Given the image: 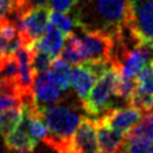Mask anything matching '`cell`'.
<instances>
[{
    "instance_id": "obj_1",
    "label": "cell",
    "mask_w": 153,
    "mask_h": 153,
    "mask_svg": "<svg viewBox=\"0 0 153 153\" xmlns=\"http://www.w3.org/2000/svg\"><path fill=\"white\" fill-rule=\"evenodd\" d=\"M87 6H92V8L75 10L74 12L78 19L92 12L93 20L85 29L100 30L114 36L126 25L128 0H87Z\"/></svg>"
},
{
    "instance_id": "obj_2",
    "label": "cell",
    "mask_w": 153,
    "mask_h": 153,
    "mask_svg": "<svg viewBox=\"0 0 153 153\" xmlns=\"http://www.w3.org/2000/svg\"><path fill=\"white\" fill-rule=\"evenodd\" d=\"M118 71L110 65L99 76L97 82L92 86L87 98L82 103L84 111L90 116H100L111 106L114 90Z\"/></svg>"
},
{
    "instance_id": "obj_3",
    "label": "cell",
    "mask_w": 153,
    "mask_h": 153,
    "mask_svg": "<svg viewBox=\"0 0 153 153\" xmlns=\"http://www.w3.org/2000/svg\"><path fill=\"white\" fill-rule=\"evenodd\" d=\"M126 25L141 44L153 50V0H128Z\"/></svg>"
},
{
    "instance_id": "obj_4",
    "label": "cell",
    "mask_w": 153,
    "mask_h": 153,
    "mask_svg": "<svg viewBox=\"0 0 153 153\" xmlns=\"http://www.w3.org/2000/svg\"><path fill=\"white\" fill-rule=\"evenodd\" d=\"M49 13L50 10L47 6H38L31 7L22 16L17 26L23 45L29 47L42 37L49 23Z\"/></svg>"
},
{
    "instance_id": "obj_5",
    "label": "cell",
    "mask_w": 153,
    "mask_h": 153,
    "mask_svg": "<svg viewBox=\"0 0 153 153\" xmlns=\"http://www.w3.org/2000/svg\"><path fill=\"white\" fill-rule=\"evenodd\" d=\"M151 51L152 49L149 47L140 44L124 51L122 56L111 65L118 71L120 75L126 78H135L136 74L147 65L151 57Z\"/></svg>"
},
{
    "instance_id": "obj_6",
    "label": "cell",
    "mask_w": 153,
    "mask_h": 153,
    "mask_svg": "<svg viewBox=\"0 0 153 153\" xmlns=\"http://www.w3.org/2000/svg\"><path fill=\"white\" fill-rule=\"evenodd\" d=\"M99 76L92 61H85L82 63L74 65L69 75V84L74 90L76 98L81 104L87 98L96 79Z\"/></svg>"
},
{
    "instance_id": "obj_7",
    "label": "cell",
    "mask_w": 153,
    "mask_h": 153,
    "mask_svg": "<svg viewBox=\"0 0 153 153\" xmlns=\"http://www.w3.org/2000/svg\"><path fill=\"white\" fill-rule=\"evenodd\" d=\"M72 145L76 153H102L94 121L88 117H82L72 136Z\"/></svg>"
},
{
    "instance_id": "obj_8",
    "label": "cell",
    "mask_w": 153,
    "mask_h": 153,
    "mask_svg": "<svg viewBox=\"0 0 153 153\" xmlns=\"http://www.w3.org/2000/svg\"><path fill=\"white\" fill-rule=\"evenodd\" d=\"M32 91L33 102L39 110L60 99V88L51 78L49 69L35 75Z\"/></svg>"
},
{
    "instance_id": "obj_9",
    "label": "cell",
    "mask_w": 153,
    "mask_h": 153,
    "mask_svg": "<svg viewBox=\"0 0 153 153\" xmlns=\"http://www.w3.org/2000/svg\"><path fill=\"white\" fill-rule=\"evenodd\" d=\"M142 114H143L142 110L128 104L127 106L123 108L109 109L102 115L99 120H102L104 123L109 124L110 127L126 133L141 118Z\"/></svg>"
},
{
    "instance_id": "obj_10",
    "label": "cell",
    "mask_w": 153,
    "mask_h": 153,
    "mask_svg": "<svg viewBox=\"0 0 153 153\" xmlns=\"http://www.w3.org/2000/svg\"><path fill=\"white\" fill-rule=\"evenodd\" d=\"M96 131L102 153H123L124 133L110 127L102 120H96Z\"/></svg>"
},
{
    "instance_id": "obj_11",
    "label": "cell",
    "mask_w": 153,
    "mask_h": 153,
    "mask_svg": "<svg viewBox=\"0 0 153 153\" xmlns=\"http://www.w3.org/2000/svg\"><path fill=\"white\" fill-rule=\"evenodd\" d=\"M4 142H5V147L7 149H12V151H29L31 152L36 145H37V139H35L31 133L29 131L25 117L23 116L22 122L19 123V126L8 135H6L4 137Z\"/></svg>"
},
{
    "instance_id": "obj_12",
    "label": "cell",
    "mask_w": 153,
    "mask_h": 153,
    "mask_svg": "<svg viewBox=\"0 0 153 153\" xmlns=\"http://www.w3.org/2000/svg\"><path fill=\"white\" fill-rule=\"evenodd\" d=\"M63 43H65L63 32L59 27H56L54 24H51L50 22L48 23L47 29H45L44 33L42 35V37L33 42V44L38 49L45 51L53 59H55L60 55Z\"/></svg>"
},
{
    "instance_id": "obj_13",
    "label": "cell",
    "mask_w": 153,
    "mask_h": 153,
    "mask_svg": "<svg viewBox=\"0 0 153 153\" xmlns=\"http://www.w3.org/2000/svg\"><path fill=\"white\" fill-rule=\"evenodd\" d=\"M124 137L139 139L146 142H153V110L145 111L141 118L124 133Z\"/></svg>"
},
{
    "instance_id": "obj_14",
    "label": "cell",
    "mask_w": 153,
    "mask_h": 153,
    "mask_svg": "<svg viewBox=\"0 0 153 153\" xmlns=\"http://www.w3.org/2000/svg\"><path fill=\"white\" fill-rule=\"evenodd\" d=\"M24 116L23 106L11 108L0 111V135L6 136L12 133L22 122Z\"/></svg>"
},
{
    "instance_id": "obj_15",
    "label": "cell",
    "mask_w": 153,
    "mask_h": 153,
    "mask_svg": "<svg viewBox=\"0 0 153 153\" xmlns=\"http://www.w3.org/2000/svg\"><path fill=\"white\" fill-rule=\"evenodd\" d=\"M49 73L56 85L59 86L60 90L67 91L69 87V75H71V69H69V63L62 60L61 57H55L51 62V66L49 68Z\"/></svg>"
},
{
    "instance_id": "obj_16",
    "label": "cell",
    "mask_w": 153,
    "mask_h": 153,
    "mask_svg": "<svg viewBox=\"0 0 153 153\" xmlns=\"http://www.w3.org/2000/svg\"><path fill=\"white\" fill-rule=\"evenodd\" d=\"M30 10L25 0H0V18L10 19L16 24Z\"/></svg>"
},
{
    "instance_id": "obj_17",
    "label": "cell",
    "mask_w": 153,
    "mask_h": 153,
    "mask_svg": "<svg viewBox=\"0 0 153 153\" xmlns=\"http://www.w3.org/2000/svg\"><path fill=\"white\" fill-rule=\"evenodd\" d=\"M29 49H30V55H31V68H32L33 75L47 72L50 68L54 59L45 51L38 49L33 43L29 45Z\"/></svg>"
},
{
    "instance_id": "obj_18",
    "label": "cell",
    "mask_w": 153,
    "mask_h": 153,
    "mask_svg": "<svg viewBox=\"0 0 153 153\" xmlns=\"http://www.w3.org/2000/svg\"><path fill=\"white\" fill-rule=\"evenodd\" d=\"M49 22L54 24L56 27H59L63 32V35H68L73 32V29L79 24L75 13L67 14L57 11H53L49 13Z\"/></svg>"
},
{
    "instance_id": "obj_19",
    "label": "cell",
    "mask_w": 153,
    "mask_h": 153,
    "mask_svg": "<svg viewBox=\"0 0 153 153\" xmlns=\"http://www.w3.org/2000/svg\"><path fill=\"white\" fill-rule=\"evenodd\" d=\"M135 78H126L122 75H117L116 79V84H115V90H114V94L115 97L122 99L123 102H126L127 104H129L130 98L134 93L135 90Z\"/></svg>"
},
{
    "instance_id": "obj_20",
    "label": "cell",
    "mask_w": 153,
    "mask_h": 153,
    "mask_svg": "<svg viewBox=\"0 0 153 153\" xmlns=\"http://www.w3.org/2000/svg\"><path fill=\"white\" fill-rule=\"evenodd\" d=\"M24 102L23 98L14 93H0V111L11 109V108H18L23 106Z\"/></svg>"
},
{
    "instance_id": "obj_21",
    "label": "cell",
    "mask_w": 153,
    "mask_h": 153,
    "mask_svg": "<svg viewBox=\"0 0 153 153\" xmlns=\"http://www.w3.org/2000/svg\"><path fill=\"white\" fill-rule=\"evenodd\" d=\"M48 4L53 11L69 13L72 8L78 4V0H48Z\"/></svg>"
},
{
    "instance_id": "obj_22",
    "label": "cell",
    "mask_w": 153,
    "mask_h": 153,
    "mask_svg": "<svg viewBox=\"0 0 153 153\" xmlns=\"http://www.w3.org/2000/svg\"><path fill=\"white\" fill-rule=\"evenodd\" d=\"M27 6L31 7H38V6H47L48 0H25Z\"/></svg>"
},
{
    "instance_id": "obj_23",
    "label": "cell",
    "mask_w": 153,
    "mask_h": 153,
    "mask_svg": "<svg viewBox=\"0 0 153 153\" xmlns=\"http://www.w3.org/2000/svg\"><path fill=\"white\" fill-rule=\"evenodd\" d=\"M0 153H29V151H12L6 148V151H0Z\"/></svg>"
},
{
    "instance_id": "obj_24",
    "label": "cell",
    "mask_w": 153,
    "mask_h": 153,
    "mask_svg": "<svg viewBox=\"0 0 153 153\" xmlns=\"http://www.w3.org/2000/svg\"><path fill=\"white\" fill-rule=\"evenodd\" d=\"M146 153H153V142L149 145V147H148V149H147Z\"/></svg>"
},
{
    "instance_id": "obj_25",
    "label": "cell",
    "mask_w": 153,
    "mask_h": 153,
    "mask_svg": "<svg viewBox=\"0 0 153 153\" xmlns=\"http://www.w3.org/2000/svg\"><path fill=\"white\" fill-rule=\"evenodd\" d=\"M152 62H153V60H152Z\"/></svg>"
}]
</instances>
